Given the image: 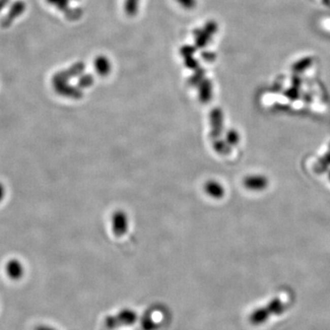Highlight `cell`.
Listing matches in <instances>:
<instances>
[{"label": "cell", "mask_w": 330, "mask_h": 330, "mask_svg": "<svg viewBox=\"0 0 330 330\" xmlns=\"http://www.w3.org/2000/svg\"><path fill=\"white\" fill-rule=\"evenodd\" d=\"M10 0H0V13L10 5Z\"/></svg>", "instance_id": "obj_9"}, {"label": "cell", "mask_w": 330, "mask_h": 330, "mask_svg": "<svg viewBox=\"0 0 330 330\" xmlns=\"http://www.w3.org/2000/svg\"><path fill=\"white\" fill-rule=\"evenodd\" d=\"M271 313H270L269 309L266 307H261L257 310H255L250 317V320L253 325H260L263 324L264 322L268 320L270 316H271Z\"/></svg>", "instance_id": "obj_2"}, {"label": "cell", "mask_w": 330, "mask_h": 330, "mask_svg": "<svg viewBox=\"0 0 330 330\" xmlns=\"http://www.w3.org/2000/svg\"><path fill=\"white\" fill-rule=\"evenodd\" d=\"M27 10V4L24 0H16L9 8L5 17L1 20V26L3 28L10 27L16 19L21 17Z\"/></svg>", "instance_id": "obj_1"}, {"label": "cell", "mask_w": 330, "mask_h": 330, "mask_svg": "<svg viewBox=\"0 0 330 330\" xmlns=\"http://www.w3.org/2000/svg\"><path fill=\"white\" fill-rule=\"evenodd\" d=\"M96 65H97V70L101 73H105L109 69V62L106 60V58H98L96 61Z\"/></svg>", "instance_id": "obj_6"}, {"label": "cell", "mask_w": 330, "mask_h": 330, "mask_svg": "<svg viewBox=\"0 0 330 330\" xmlns=\"http://www.w3.org/2000/svg\"><path fill=\"white\" fill-rule=\"evenodd\" d=\"M35 330H53L51 329L50 327H47V326H43V325H41V326H38L37 328Z\"/></svg>", "instance_id": "obj_10"}, {"label": "cell", "mask_w": 330, "mask_h": 330, "mask_svg": "<svg viewBox=\"0 0 330 330\" xmlns=\"http://www.w3.org/2000/svg\"><path fill=\"white\" fill-rule=\"evenodd\" d=\"M267 308L269 309L270 313L272 315H278V314L283 313L284 310V306L279 298H274L267 305Z\"/></svg>", "instance_id": "obj_4"}, {"label": "cell", "mask_w": 330, "mask_h": 330, "mask_svg": "<svg viewBox=\"0 0 330 330\" xmlns=\"http://www.w3.org/2000/svg\"><path fill=\"white\" fill-rule=\"evenodd\" d=\"M325 4H326V5H328V4H330V0H322Z\"/></svg>", "instance_id": "obj_11"}, {"label": "cell", "mask_w": 330, "mask_h": 330, "mask_svg": "<svg viewBox=\"0 0 330 330\" xmlns=\"http://www.w3.org/2000/svg\"><path fill=\"white\" fill-rule=\"evenodd\" d=\"M50 5L55 7L57 10L64 11L68 9L69 0H46Z\"/></svg>", "instance_id": "obj_5"}, {"label": "cell", "mask_w": 330, "mask_h": 330, "mask_svg": "<svg viewBox=\"0 0 330 330\" xmlns=\"http://www.w3.org/2000/svg\"><path fill=\"white\" fill-rule=\"evenodd\" d=\"M136 4H137V0H127V6H126L127 12L134 13L136 10Z\"/></svg>", "instance_id": "obj_7"}, {"label": "cell", "mask_w": 330, "mask_h": 330, "mask_svg": "<svg viewBox=\"0 0 330 330\" xmlns=\"http://www.w3.org/2000/svg\"><path fill=\"white\" fill-rule=\"evenodd\" d=\"M178 1L182 5L187 7V8L193 7L194 5V0H178Z\"/></svg>", "instance_id": "obj_8"}, {"label": "cell", "mask_w": 330, "mask_h": 330, "mask_svg": "<svg viewBox=\"0 0 330 330\" xmlns=\"http://www.w3.org/2000/svg\"><path fill=\"white\" fill-rule=\"evenodd\" d=\"M7 273L14 280L20 278L23 274V268L18 260H11L7 265Z\"/></svg>", "instance_id": "obj_3"}]
</instances>
